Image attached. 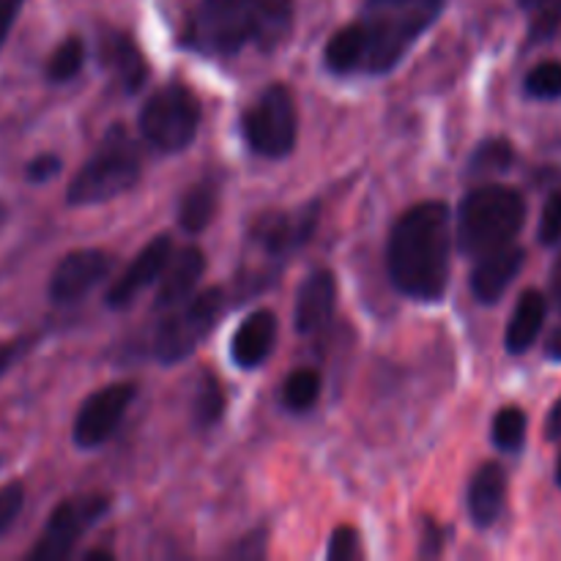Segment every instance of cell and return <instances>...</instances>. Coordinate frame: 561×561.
Returning <instances> with one entry per match:
<instances>
[{
	"instance_id": "1",
	"label": "cell",
	"mask_w": 561,
	"mask_h": 561,
	"mask_svg": "<svg viewBox=\"0 0 561 561\" xmlns=\"http://www.w3.org/2000/svg\"><path fill=\"white\" fill-rule=\"evenodd\" d=\"M444 0H365L362 16L327 44L334 75H387L436 22Z\"/></svg>"
},
{
	"instance_id": "2",
	"label": "cell",
	"mask_w": 561,
	"mask_h": 561,
	"mask_svg": "<svg viewBox=\"0 0 561 561\" xmlns=\"http://www.w3.org/2000/svg\"><path fill=\"white\" fill-rule=\"evenodd\" d=\"M453 257V217L442 201L411 206L392 225L387 266L392 285L414 301H442Z\"/></svg>"
},
{
	"instance_id": "3",
	"label": "cell",
	"mask_w": 561,
	"mask_h": 561,
	"mask_svg": "<svg viewBox=\"0 0 561 561\" xmlns=\"http://www.w3.org/2000/svg\"><path fill=\"white\" fill-rule=\"evenodd\" d=\"M294 25L290 0H203L186 27V44L206 55L274 49Z\"/></svg>"
},
{
	"instance_id": "4",
	"label": "cell",
	"mask_w": 561,
	"mask_h": 561,
	"mask_svg": "<svg viewBox=\"0 0 561 561\" xmlns=\"http://www.w3.org/2000/svg\"><path fill=\"white\" fill-rule=\"evenodd\" d=\"M526 201L518 190L502 184L477 186L463 197L458 211V247L463 255L480 257L485 252L513 244L524 228Z\"/></svg>"
},
{
	"instance_id": "5",
	"label": "cell",
	"mask_w": 561,
	"mask_h": 561,
	"mask_svg": "<svg viewBox=\"0 0 561 561\" xmlns=\"http://www.w3.org/2000/svg\"><path fill=\"white\" fill-rule=\"evenodd\" d=\"M140 170L142 159L135 140H131L124 126H113L104 135L102 146L93 151V157L71 179L66 201L71 206H99V203L113 201V197L124 195L137 184Z\"/></svg>"
},
{
	"instance_id": "6",
	"label": "cell",
	"mask_w": 561,
	"mask_h": 561,
	"mask_svg": "<svg viewBox=\"0 0 561 561\" xmlns=\"http://www.w3.org/2000/svg\"><path fill=\"white\" fill-rule=\"evenodd\" d=\"M201 129V102L181 82L159 88L140 110V131L151 148L179 153L192 146Z\"/></svg>"
},
{
	"instance_id": "7",
	"label": "cell",
	"mask_w": 561,
	"mask_h": 561,
	"mask_svg": "<svg viewBox=\"0 0 561 561\" xmlns=\"http://www.w3.org/2000/svg\"><path fill=\"white\" fill-rule=\"evenodd\" d=\"M241 131L257 157H288L299 137V113L290 88L268 85L241 115Z\"/></svg>"
},
{
	"instance_id": "8",
	"label": "cell",
	"mask_w": 561,
	"mask_h": 561,
	"mask_svg": "<svg viewBox=\"0 0 561 561\" xmlns=\"http://www.w3.org/2000/svg\"><path fill=\"white\" fill-rule=\"evenodd\" d=\"M219 310H222V290L219 288H206L203 294L186 299L184 305L173 307V312L159 323L157 334H153L157 359L164 365L186 359L211 334Z\"/></svg>"
},
{
	"instance_id": "9",
	"label": "cell",
	"mask_w": 561,
	"mask_h": 561,
	"mask_svg": "<svg viewBox=\"0 0 561 561\" xmlns=\"http://www.w3.org/2000/svg\"><path fill=\"white\" fill-rule=\"evenodd\" d=\"M110 510V499L104 496H77L58 504L49 515L36 548L31 551L33 561H60L75 551L80 537Z\"/></svg>"
},
{
	"instance_id": "10",
	"label": "cell",
	"mask_w": 561,
	"mask_h": 561,
	"mask_svg": "<svg viewBox=\"0 0 561 561\" xmlns=\"http://www.w3.org/2000/svg\"><path fill=\"white\" fill-rule=\"evenodd\" d=\"M135 383H110V387L93 392L80 405V414L75 420V444L80 449H96L118 431L135 400Z\"/></svg>"
},
{
	"instance_id": "11",
	"label": "cell",
	"mask_w": 561,
	"mask_h": 561,
	"mask_svg": "<svg viewBox=\"0 0 561 561\" xmlns=\"http://www.w3.org/2000/svg\"><path fill=\"white\" fill-rule=\"evenodd\" d=\"M318 225V208H299V211H274L266 217L257 219L255 230H252L250 241L252 250L261 255V266L266 261H285L290 252L299 250L301 244H307V239L312 236Z\"/></svg>"
},
{
	"instance_id": "12",
	"label": "cell",
	"mask_w": 561,
	"mask_h": 561,
	"mask_svg": "<svg viewBox=\"0 0 561 561\" xmlns=\"http://www.w3.org/2000/svg\"><path fill=\"white\" fill-rule=\"evenodd\" d=\"M113 268V257L102 250L69 252L49 277V299L55 305H75L91 294Z\"/></svg>"
},
{
	"instance_id": "13",
	"label": "cell",
	"mask_w": 561,
	"mask_h": 561,
	"mask_svg": "<svg viewBox=\"0 0 561 561\" xmlns=\"http://www.w3.org/2000/svg\"><path fill=\"white\" fill-rule=\"evenodd\" d=\"M170 257H173V241H170V236H157L153 241H148L140 250V255L129 263V268L110 285L107 305L113 307V310L129 307L148 285L162 279Z\"/></svg>"
},
{
	"instance_id": "14",
	"label": "cell",
	"mask_w": 561,
	"mask_h": 561,
	"mask_svg": "<svg viewBox=\"0 0 561 561\" xmlns=\"http://www.w3.org/2000/svg\"><path fill=\"white\" fill-rule=\"evenodd\" d=\"M524 261L526 252L515 241L480 255L474 272H471V294H474V299L480 305H496L507 294L513 279L518 277Z\"/></svg>"
},
{
	"instance_id": "15",
	"label": "cell",
	"mask_w": 561,
	"mask_h": 561,
	"mask_svg": "<svg viewBox=\"0 0 561 561\" xmlns=\"http://www.w3.org/2000/svg\"><path fill=\"white\" fill-rule=\"evenodd\" d=\"M337 307V279L329 268H318L301 283L296 296V329L301 334H316L332 321Z\"/></svg>"
},
{
	"instance_id": "16",
	"label": "cell",
	"mask_w": 561,
	"mask_h": 561,
	"mask_svg": "<svg viewBox=\"0 0 561 561\" xmlns=\"http://www.w3.org/2000/svg\"><path fill=\"white\" fill-rule=\"evenodd\" d=\"M203 274H206V257H203L197 247H186L179 255L170 257L168 268L162 274V283H159L157 301H153L157 310H173V307L192 299Z\"/></svg>"
},
{
	"instance_id": "17",
	"label": "cell",
	"mask_w": 561,
	"mask_h": 561,
	"mask_svg": "<svg viewBox=\"0 0 561 561\" xmlns=\"http://www.w3.org/2000/svg\"><path fill=\"white\" fill-rule=\"evenodd\" d=\"M274 343H277V316L272 310H255L236 329L230 356L244 370H255L268 359Z\"/></svg>"
},
{
	"instance_id": "18",
	"label": "cell",
	"mask_w": 561,
	"mask_h": 561,
	"mask_svg": "<svg viewBox=\"0 0 561 561\" xmlns=\"http://www.w3.org/2000/svg\"><path fill=\"white\" fill-rule=\"evenodd\" d=\"M99 58H102L104 69L121 82L126 93L140 91L148 77V64L142 58L140 47L135 44V38L118 31H107L99 38Z\"/></svg>"
},
{
	"instance_id": "19",
	"label": "cell",
	"mask_w": 561,
	"mask_h": 561,
	"mask_svg": "<svg viewBox=\"0 0 561 561\" xmlns=\"http://www.w3.org/2000/svg\"><path fill=\"white\" fill-rule=\"evenodd\" d=\"M507 502V474L499 463H482L469 485V513L480 529L496 524Z\"/></svg>"
},
{
	"instance_id": "20",
	"label": "cell",
	"mask_w": 561,
	"mask_h": 561,
	"mask_svg": "<svg viewBox=\"0 0 561 561\" xmlns=\"http://www.w3.org/2000/svg\"><path fill=\"white\" fill-rule=\"evenodd\" d=\"M546 296L535 288L524 290L518 305H515L513 318H510L507 323V332H504V348L515 356L526 354V351L535 345V340L540 337L542 323H546Z\"/></svg>"
},
{
	"instance_id": "21",
	"label": "cell",
	"mask_w": 561,
	"mask_h": 561,
	"mask_svg": "<svg viewBox=\"0 0 561 561\" xmlns=\"http://www.w3.org/2000/svg\"><path fill=\"white\" fill-rule=\"evenodd\" d=\"M219 192L214 181H201V184L190 186L179 206V222L186 233H203L211 225L214 214H217Z\"/></svg>"
},
{
	"instance_id": "22",
	"label": "cell",
	"mask_w": 561,
	"mask_h": 561,
	"mask_svg": "<svg viewBox=\"0 0 561 561\" xmlns=\"http://www.w3.org/2000/svg\"><path fill=\"white\" fill-rule=\"evenodd\" d=\"M225 387L214 373H203L201 381H197L195 400H192V414H195L197 427H211L222 420L225 414Z\"/></svg>"
},
{
	"instance_id": "23",
	"label": "cell",
	"mask_w": 561,
	"mask_h": 561,
	"mask_svg": "<svg viewBox=\"0 0 561 561\" xmlns=\"http://www.w3.org/2000/svg\"><path fill=\"white\" fill-rule=\"evenodd\" d=\"M323 389L321 373L312 370V367H301L294 370L283 383V403L290 411H310L318 403Z\"/></svg>"
},
{
	"instance_id": "24",
	"label": "cell",
	"mask_w": 561,
	"mask_h": 561,
	"mask_svg": "<svg viewBox=\"0 0 561 561\" xmlns=\"http://www.w3.org/2000/svg\"><path fill=\"white\" fill-rule=\"evenodd\" d=\"M515 151L513 142L504 140V137H493L477 146V151L469 159V175H491V173H504L513 164Z\"/></svg>"
},
{
	"instance_id": "25",
	"label": "cell",
	"mask_w": 561,
	"mask_h": 561,
	"mask_svg": "<svg viewBox=\"0 0 561 561\" xmlns=\"http://www.w3.org/2000/svg\"><path fill=\"white\" fill-rule=\"evenodd\" d=\"M526 442V414L515 405L499 411L493 416V444L502 453H518Z\"/></svg>"
},
{
	"instance_id": "26",
	"label": "cell",
	"mask_w": 561,
	"mask_h": 561,
	"mask_svg": "<svg viewBox=\"0 0 561 561\" xmlns=\"http://www.w3.org/2000/svg\"><path fill=\"white\" fill-rule=\"evenodd\" d=\"M82 64H85V44L80 42L77 36L66 38L55 47V53L49 55V64H47V77L53 82H66L71 77L80 75Z\"/></svg>"
},
{
	"instance_id": "27",
	"label": "cell",
	"mask_w": 561,
	"mask_h": 561,
	"mask_svg": "<svg viewBox=\"0 0 561 561\" xmlns=\"http://www.w3.org/2000/svg\"><path fill=\"white\" fill-rule=\"evenodd\" d=\"M526 93H529L531 99H542V102L561 99V64L559 60H546V64L535 66V69L526 75Z\"/></svg>"
},
{
	"instance_id": "28",
	"label": "cell",
	"mask_w": 561,
	"mask_h": 561,
	"mask_svg": "<svg viewBox=\"0 0 561 561\" xmlns=\"http://www.w3.org/2000/svg\"><path fill=\"white\" fill-rule=\"evenodd\" d=\"M362 557H365V551H362L359 531L354 526H340V529L332 531V540H329L327 551L329 561H356Z\"/></svg>"
},
{
	"instance_id": "29",
	"label": "cell",
	"mask_w": 561,
	"mask_h": 561,
	"mask_svg": "<svg viewBox=\"0 0 561 561\" xmlns=\"http://www.w3.org/2000/svg\"><path fill=\"white\" fill-rule=\"evenodd\" d=\"M22 504H25V488L20 482L0 488V535H5L14 526V520L22 513Z\"/></svg>"
},
{
	"instance_id": "30",
	"label": "cell",
	"mask_w": 561,
	"mask_h": 561,
	"mask_svg": "<svg viewBox=\"0 0 561 561\" xmlns=\"http://www.w3.org/2000/svg\"><path fill=\"white\" fill-rule=\"evenodd\" d=\"M540 241L542 244H557L561 239V190L553 192L546 201L540 214Z\"/></svg>"
},
{
	"instance_id": "31",
	"label": "cell",
	"mask_w": 561,
	"mask_h": 561,
	"mask_svg": "<svg viewBox=\"0 0 561 561\" xmlns=\"http://www.w3.org/2000/svg\"><path fill=\"white\" fill-rule=\"evenodd\" d=\"M561 25V0L540 5V9L531 11V38L540 42V38H551Z\"/></svg>"
},
{
	"instance_id": "32",
	"label": "cell",
	"mask_w": 561,
	"mask_h": 561,
	"mask_svg": "<svg viewBox=\"0 0 561 561\" xmlns=\"http://www.w3.org/2000/svg\"><path fill=\"white\" fill-rule=\"evenodd\" d=\"M58 173H60V159L55 157V153H42V157H36L31 164H27V179H31L33 184H44V181L55 179Z\"/></svg>"
},
{
	"instance_id": "33",
	"label": "cell",
	"mask_w": 561,
	"mask_h": 561,
	"mask_svg": "<svg viewBox=\"0 0 561 561\" xmlns=\"http://www.w3.org/2000/svg\"><path fill=\"white\" fill-rule=\"evenodd\" d=\"M22 3H25V0H0V47H3L5 36H9L11 25H14Z\"/></svg>"
},
{
	"instance_id": "34",
	"label": "cell",
	"mask_w": 561,
	"mask_h": 561,
	"mask_svg": "<svg viewBox=\"0 0 561 561\" xmlns=\"http://www.w3.org/2000/svg\"><path fill=\"white\" fill-rule=\"evenodd\" d=\"M442 529H438V524H433V520H427V531H425V546H422V557H438L442 553Z\"/></svg>"
},
{
	"instance_id": "35",
	"label": "cell",
	"mask_w": 561,
	"mask_h": 561,
	"mask_svg": "<svg viewBox=\"0 0 561 561\" xmlns=\"http://www.w3.org/2000/svg\"><path fill=\"white\" fill-rule=\"evenodd\" d=\"M546 438L548 442H561V398L553 403L551 414L546 420Z\"/></svg>"
},
{
	"instance_id": "36",
	"label": "cell",
	"mask_w": 561,
	"mask_h": 561,
	"mask_svg": "<svg viewBox=\"0 0 561 561\" xmlns=\"http://www.w3.org/2000/svg\"><path fill=\"white\" fill-rule=\"evenodd\" d=\"M546 356H548V359H553V362H561V329H557V332L548 337Z\"/></svg>"
},
{
	"instance_id": "37",
	"label": "cell",
	"mask_w": 561,
	"mask_h": 561,
	"mask_svg": "<svg viewBox=\"0 0 561 561\" xmlns=\"http://www.w3.org/2000/svg\"><path fill=\"white\" fill-rule=\"evenodd\" d=\"M551 290H553V299H557V307L561 310V255H559L557 266H553V274H551Z\"/></svg>"
},
{
	"instance_id": "38",
	"label": "cell",
	"mask_w": 561,
	"mask_h": 561,
	"mask_svg": "<svg viewBox=\"0 0 561 561\" xmlns=\"http://www.w3.org/2000/svg\"><path fill=\"white\" fill-rule=\"evenodd\" d=\"M548 3H553V0H520V5H524L526 11H535V9H540V5H548Z\"/></svg>"
},
{
	"instance_id": "39",
	"label": "cell",
	"mask_w": 561,
	"mask_h": 561,
	"mask_svg": "<svg viewBox=\"0 0 561 561\" xmlns=\"http://www.w3.org/2000/svg\"><path fill=\"white\" fill-rule=\"evenodd\" d=\"M11 365V351L9 348H0V376L5 373V367Z\"/></svg>"
},
{
	"instance_id": "40",
	"label": "cell",
	"mask_w": 561,
	"mask_h": 561,
	"mask_svg": "<svg viewBox=\"0 0 561 561\" xmlns=\"http://www.w3.org/2000/svg\"><path fill=\"white\" fill-rule=\"evenodd\" d=\"M91 559H104V561H113V553H110V551H91V553H85V561H91Z\"/></svg>"
},
{
	"instance_id": "41",
	"label": "cell",
	"mask_w": 561,
	"mask_h": 561,
	"mask_svg": "<svg viewBox=\"0 0 561 561\" xmlns=\"http://www.w3.org/2000/svg\"><path fill=\"white\" fill-rule=\"evenodd\" d=\"M557 482H559V488H561V455H559V463H557Z\"/></svg>"
}]
</instances>
